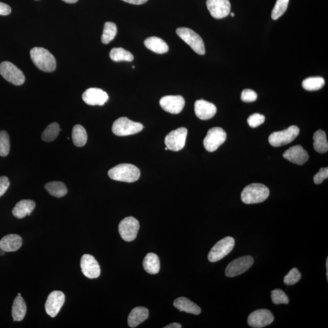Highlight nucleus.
Wrapping results in <instances>:
<instances>
[{"label":"nucleus","instance_id":"72a5a7b5","mask_svg":"<svg viewBox=\"0 0 328 328\" xmlns=\"http://www.w3.org/2000/svg\"><path fill=\"white\" fill-rule=\"evenodd\" d=\"M60 131L59 125L56 122H54V123L48 125L46 129L44 130L42 134H41V139L45 142H52V141L56 139L60 133Z\"/></svg>","mask_w":328,"mask_h":328},{"label":"nucleus","instance_id":"473e14b6","mask_svg":"<svg viewBox=\"0 0 328 328\" xmlns=\"http://www.w3.org/2000/svg\"><path fill=\"white\" fill-rule=\"evenodd\" d=\"M324 80L321 77H311L303 80L302 86L307 91H317L324 85Z\"/></svg>","mask_w":328,"mask_h":328},{"label":"nucleus","instance_id":"79ce46f5","mask_svg":"<svg viewBox=\"0 0 328 328\" xmlns=\"http://www.w3.org/2000/svg\"><path fill=\"white\" fill-rule=\"evenodd\" d=\"M9 185H10V182L7 177H0V197L8 191Z\"/></svg>","mask_w":328,"mask_h":328},{"label":"nucleus","instance_id":"37998d69","mask_svg":"<svg viewBox=\"0 0 328 328\" xmlns=\"http://www.w3.org/2000/svg\"><path fill=\"white\" fill-rule=\"evenodd\" d=\"M11 8L10 6L5 4V3L0 2V15H8L11 14Z\"/></svg>","mask_w":328,"mask_h":328},{"label":"nucleus","instance_id":"49530a36","mask_svg":"<svg viewBox=\"0 0 328 328\" xmlns=\"http://www.w3.org/2000/svg\"><path fill=\"white\" fill-rule=\"evenodd\" d=\"M62 1L66 3H69V4H73V3H76L78 2V0H62Z\"/></svg>","mask_w":328,"mask_h":328},{"label":"nucleus","instance_id":"a211bd4d","mask_svg":"<svg viewBox=\"0 0 328 328\" xmlns=\"http://www.w3.org/2000/svg\"><path fill=\"white\" fill-rule=\"evenodd\" d=\"M108 95L102 89L90 88L82 95L83 101L89 105H104L108 101Z\"/></svg>","mask_w":328,"mask_h":328},{"label":"nucleus","instance_id":"2f4dec72","mask_svg":"<svg viewBox=\"0 0 328 328\" xmlns=\"http://www.w3.org/2000/svg\"><path fill=\"white\" fill-rule=\"evenodd\" d=\"M117 32V27L114 22L111 21L106 22L102 35V42L104 44H108L111 42L115 38V35H116Z\"/></svg>","mask_w":328,"mask_h":328},{"label":"nucleus","instance_id":"2eb2a0df","mask_svg":"<svg viewBox=\"0 0 328 328\" xmlns=\"http://www.w3.org/2000/svg\"><path fill=\"white\" fill-rule=\"evenodd\" d=\"M83 274L90 279L97 278L101 275V268L94 256L85 254L80 262Z\"/></svg>","mask_w":328,"mask_h":328},{"label":"nucleus","instance_id":"dca6fc26","mask_svg":"<svg viewBox=\"0 0 328 328\" xmlns=\"http://www.w3.org/2000/svg\"><path fill=\"white\" fill-rule=\"evenodd\" d=\"M207 7L212 17L216 19L227 17L231 10L229 0H207Z\"/></svg>","mask_w":328,"mask_h":328},{"label":"nucleus","instance_id":"9d476101","mask_svg":"<svg viewBox=\"0 0 328 328\" xmlns=\"http://www.w3.org/2000/svg\"><path fill=\"white\" fill-rule=\"evenodd\" d=\"M253 257L248 255L241 256L234 260L227 266L225 275L227 277H235L243 274L253 265Z\"/></svg>","mask_w":328,"mask_h":328},{"label":"nucleus","instance_id":"bb28decb","mask_svg":"<svg viewBox=\"0 0 328 328\" xmlns=\"http://www.w3.org/2000/svg\"><path fill=\"white\" fill-rule=\"evenodd\" d=\"M145 271L150 274H156L160 271V260L158 256L154 253H149L143 261Z\"/></svg>","mask_w":328,"mask_h":328},{"label":"nucleus","instance_id":"4c0bfd02","mask_svg":"<svg viewBox=\"0 0 328 328\" xmlns=\"http://www.w3.org/2000/svg\"><path fill=\"white\" fill-rule=\"evenodd\" d=\"M301 275L297 268H293L284 277V283L287 285H294L300 280Z\"/></svg>","mask_w":328,"mask_h":328},{"label":"nucleus","instance_id":"9b49d317","mask_svg":"<svg viewBox=\"0 0 328 328\" xmlns=\"http://www.w3.org/2000/svg\"><path fill=\"white\" fill-rule=\"evenodd\" d=\"M139 227V221L134 217H129L121 221L119 225V231L122 239L130 242L136 239Z\"/></svg>","mask_w":328,"mask_h":328},{"label":"nucleus","instance_id":"ea45409f","mask_svg":"<svg viewBox=\"0 0 328 328\" xmlns=\"http://www.w3.org/2000/svg\"><path fill=\"white\" fill-rule=\"evenodd\" d=\"M257 98H258V95L256 92L252 89H244L241 93V99L244 102H255Z\"/></svg>","mask_w":328,"mask_h":328},{"label":"nucleus","instance_id":"6e6552de","mask_svg":"<svg viewBox=\"0 0 328 328\" xmlns=\"http://www.w3.org/2000/svg\"><path fill=\"white\" fill-rule=\"evenodd\" d=\"M0 75L8 82L15 85H21L25 81L24 73L8 61L0 63Z\"/></svg>","mask_w":328,"mask_h":328},{"label":"nucleus","instance_id":"39448f33","mask_svg":"<svg viewBox=\"0 0 328 328\" xmlns=\"http://www.w3.org/2000/svg\"><path fill=\"white\" fill-rule=\"evenodd\" d=\"M176 34L181 39L189 44L196 53L204 55L205 50L203 40L194 31L188 28L177 29Z\"/></svg>","mask_w":328,"mask_h":328},{"label":"nucleus","instance_id":"ddd939ff","mask_svg":"<svg viewBox=\"0 0 328 328\" xmlns=\"http://www.w3.org/2000/svg\"><path fill=\"white\" fill-rule=\"evenodd\" d=\"M273 320V314L271 311L265 309L252 312L247 318V323L254 328H262L271 324Z\"/></svg>","mask_w":328,"mask_h":328},{"label":"nucleus","instance_id":"a878e982","mask_svg":"<svg viewBox=\"0 0 328 328\" xmlns=\"http://www.w3.org/2000/svg\"><path fill=\"white\" fill-rule=\"evenodd\" d=\"M27 307L24 299L21 296L18 295L15 298L12 308V316L14 321L24 320L27 314Z\"/></svg>","mask_w":328,"mask_h":328},{"label":"nucleus","instance_id":"f3484780","mask_svg":"<svg viewBox=\"0 0 328 328\" xmlns=\"http://www.w3.org/2000/svg\"><path fill=\"white\" fill-rule=\"evenodd\" d=\"M160 107L171 114H179L185 106V100L181 96H166L160 99Z\"/></svg>","mask_w":328,"mask_h":328},{"label":"nucleus","instance_id":"f03ea898","mask_svg":"<svg viewBox=\"0 0 328 328\" xmlns=\"http://www.w3.org/2000/svg\"><path fill=\"white\" fill-rule=\"evenodd\" d=\"M108 176L114 181L134 182L139 179L140 172L137 167L130 163H121L109 170Z\"/></svg>","mask_w":328,"mask_h":328},{"label":"nucleus","instance_id":"7c9ffc66","mask_svg":"<svg viewBox=\"0 0 328 328\" xmlns=\"http://www.w3.org/2000/svg\"><path fill=\"white\" fill-rule=\"evenodd\" d=\"M109 57L114 62H131L134 59L133 55L129 51L122 48H114L109 53Z\"/></svg>","mask_w":328,"mask_h":328},{"label":"nucleus","instance_id":"b1692460","mask_svg":"<svg viewBox=\"0 0 328 328\" xmlns=\"http://www.w3.org/2000/svg\"><path fill=\"white\" fill-rule=\"evenodd\" d=\"M173 304L179 311L186 313L199 315L201 313V308L197 304L185 297L176 299Z\"/></svg>","mask_w":328,"mask_h":328},{"label":"nucleus","instance_id":"8fccbe9b","mask_svg":"<svg viewBox=\"0 0 328 328\" xmlns=\"http://www.w3.org/2000/svg\"><path fill=\"white\" fill-rule=\"evenodd\" d=\"M230 14L231 16V17H235L234 13H230Z\"/></svg>","mask_w":328,"mask_h":328},{"label":"nucleus","instance_id":"5701e85b","mask_svg":"<svg viewBox=\"0 0 328 328\" xmlns=\"http://www.w3.org/2000/svg\"><path fill=\"white\" fill-rule=\"evenodd\" d=\"M35 207V202L30 199H24L16 204L12 210V214L16 218L22 219L30 216Z\"/></svg>","mask_w":328,"mask_h":328},{"label":"nucleus","instance_id":"a18cd8bd","mask_svg":"<svg viewBox=\"0 0 328 328\" xmlns=\"http://www.w3.org/2000/svg\"><path fill=\"white\" fill-rule=\"evenodd\" d=\"M164 327L165 328H181L182 326L181 325V324L178 323H173L169 324V325H167Z\"/></svg>","mask_w":328,"mask_h":328},{"label":"nucleus","instance_id":"f257e3e1","mask_svg":"<svg viewBox=\"0 0 328 328\" xmlns=\"http://www.w3.org/2000/svg\"><path fill=\"white\" fill-rule=\"evenodd\" d=\"M32 61L42 72L51 73L56 69V60L49 51L43 48L35 47L31 50Z\"/></svg>","mask_w":328,"mask_h":328},{"label":"nucleus","instance_id":"e433bc0d","mask_svg":"<svg viewBox=\"0 0 328 328\" xmlns=\"http://www.w3.org/2000/svg\"><path fill=\"white\" fill-rule=\"evenodd\" d=\"M271 298L275 304H288L289 302L288 295L279 289H274L271 292Z\"/></svg>","mask_w":328,"mask_h":328},{"label":"nucleus","instance_id":"c9c22d12","mask_svg":"<svg viewBox=\"0 0 328 328\" xmlns=\"http://www.w3.org/2000/svg\"><path fill=\"white\" fill-rule=\"evenodd\" d=\"M289 0H277L272 12L273 20H277L287 10Z\"/></svg>","mask_w":328,"mask_h":328},{"label":"nucleus","instance_id":"20e7f679","mask_svg":"<svg viewBox=\"0 0 328 328\" xmlns=\"http://www.w3.org/2000/svg\"><path fill=\"white\" fill-rule=\"evenodd\" d=\"M144 128L143 125L132 121L127 118L122 117L114 122L112 133L118 136H126L139 133Z\"/></svg>","mask_w":328,"mask_h":328},{"label":"nucleus","instance_id":"423d86ee","mask_svg":"<svg viewBox=\"0 0 328 328\" xmlns=\"http://www.w3.org/2000/svg\"><path fill=\"white\" fill-rule=\"evenodd\" d=\"M234 246L235 240L232 237H227L219 241L208 253L209 262L215 263L220 261L231 252Z\"/></svg>","mask_w":328,"mask_h":328},{"label":"nucleus","instance_id":"0eeeda50","mask_svg":"<svg viewBox=\"0 0 328 328\" xmlns=\"http://www.w3.org/2000/svg\"><path fill=\"white\" fill-rule=\"evenodd\" d=\"M299 133V128L295 125H292L285 130L273 132L269 137V142L272 146L275 147L285 146L292 143Z\"/></svg>","mask_w":328,"mask_h":328},{"label":"nucleus","instance_id":"cd10ccee","mask_svg":"<svg viewBox=\"0 0 328 328\" xmlns=\"http://www.w3.org/2000/svg\"><path fill=\"white\" fill-rule=\"evenodd\" d=\"M314 147L318 153H325L328 151V143L325 132L318 130L313 136Z\"/></svg>","mask_w":328,"mask_h":328},{"label":"nucleus","instance_id":"09e8293b","mask_svg":"<svg viewBox=\"0 0 328 328\" xmlns=\"http://www.w3.org/2000/svg\"><path fill=\"white\" fill-rule=\"evenodd\" d=\"M5 253V252L4 250H3L2 249H0V255H4Z\"/></svg>","mask_w":328,"mask_h":328},{"label":"nucleus","instance_id":"c85d7f7f","mask_svg":"<svg viewBox=\"0 0 328 328\" xmlns=\"http://www.w3.org/2000/svg\"><path fill=\"white\" fill-rule=\"evenodd\" d=\"M45 189L53 197L62 198L65 197L67 192L66 185L64 183L59 181H54L48 183L45 185Z\"/></svg>","mask_w":328,"mask_h":328},{"label":"nucleus","instance_id":"58836bf2","mask_svg":"<svg viewBox=\"0 0 328 328\" xmlns=\"http://www.w3.org/2000/svg\"><path fill=\"white\" fill-rule=\"evenodd\" d=\"M265 121V117L263 115L259 113L253 114L247 120V123L249 126L252 128H256L260 126Z\"/></svg>","mask_w":328,"mask_h":328},{"label":"nucleus","instance_id":"6ab92c4d","mask_svg":"<svg viewBox=\"0 0 328 328\" xmlns=\"http://www.w3.org/2000/svg\"><path fill=\"white\" fill-rule=\"evenodd\" d=\"M217 108L212 103L198 100L195 104V112L197 116L201 120H208L213 118L217 113Z\"/></svg>","mask_w":328,"mask_h":328},{"label":"nucleus","instance_id":"c756f323","mask_svg":"<svg viewBox=\"0 0 328 328\" xmlns=\"http://www.w3.org/2000/svg\"><path fill=\"white\" fill-rule=\"evenodd\" d=\"M72 138L73 143L76 147L84 146L88 139L87 133L84 127L80 125H75L73 129Z\"/></svg>","mask_w":328,"mask_h":328},{"label":"nucleus","instance_id":"1a4fd4ad","mask_svg":"<svg viewBox=\"0 0 328 328\" xmlns=\"http://www.w3.org/2000/svg\"><path fill=\"white\" fill-rule=\"evenodd\" d=\"M226 138L227 134L223 128H212L208 131L207 136L204 138L205 149L209 152H214L226 141Z\"/></svg>","mask_w":328,"mask_h":328},{"label":"nucleus","instance_id":"412c9836","mask_svg":"<svg viewBox=\"0 0 328 328\" xmlns=\"http://www.w3.org/2000/svg\"><path fill=\"white\" fill-rule=\"evenodd\" d=\"M22 240L17 234H9L0 240V249L7 252H15L20 248Z\"/></svg>","mask_w":328,"mask_h":328},{"label":"nucleus","instance_id":"a19ab883","mask_svg":"<svg viewBox=\"0 0 328 328\" xmlns=\"http://www.w3.org/2000/svg\"><path fill=\"white\" fill-rule=\"evenodd\" d=\"M328 178V169L327 167L326 168H321L320 169L319 172H318L316 175L314 177V182L315 184H320L324 180H325Z\"/></svg>","mask_w":328,"mask_h":328},{"label":"nucleus","instance_id":"f8f14e48","mask_svg":"<svg viewBox=\"0 0 328 328\" xmlns=\"http://www.w3.org/2000/svg\"><path fill=\"white\" fill-rule=\"evenodd\" d=\"M188 130L184 127L170 132L165 138V144L169 150L178 152L185 147Z\"/></svg>","mask_w":328,"mask_h":328},{"label":"nucleus","instance_id":"aec40b11","mask_svg":"<svg viewBox=\"0 0 328 328\" xmlns=\"http://www.w3.org/2000/svg\"><path fill=\"white\" fill-rule=\"evenodd\" d=\"M283 156L289 161L299 166L303 165L309 159L307 151L300 145L289 148L284 153Z\"/></svg>","mask_w":328,"mask_h":328},{"label":"nucleus","instance_id":"4be33fe9","mask_svg":"<svg viewBox=\"0 0 328 328\" xmlns=\"http://www.w3.org/2000/svg\"><path fill=\"white\" fill-rule=\"evenodd\" d=\"M149 316V311L146 308L139 307L133 309L128 317V326L136 327L146 320Z\"/></svg>","mask_w":328,"mask_h":328},{"label":"nucleus","instance_id":"7ed1b4c3","mask_svg":"<svg viewBox=\"0 0 328 328\" xmlns=\"http://www.w3.org/2000/svg\"><path fill=\"white\" fill-rule=\"evenodd\" d=\"M269 190L259 183H253L246 186L241 193V200L246 204L260 203L269 197Z\"/></svg>","mask_w":328,"mask_h":328},{"label":"nucleus","instance_id":"4468645a","mask_svg":"<svg viewBox=\"0 0 328 328\" xmlns=\"http://www.w3.org/2000/svg\"><path fill=\"white\" fill-rule=\"evenodd\" d=\"M65 296L62 292L54 291L51 292L45 303L46 313L51 317H56L65 303Z\"/></svg>","mask_w":328,"mask_h":328},{"label":"nucleus","instance_id":"f704fd0d","mask_svg":"<svg viewBox=\"0 0 328 328\" xmlns=\"http://www.w3.org/2000/svg\"><path fill=\"white\" fill-rule=\"evenodd\" d=\"M10 151V139L9 134L6 131H0V156H8Z\"/></svg>","mask_w":328,"mask_h":328},{"label":"nucleus","instance_id":"de8ad7c7","mask_svg":"<svg viewBox=\"0 0 328 328\" xmlns=\"http://www.w3.org/2000/svg\"><path fill=\"white\" fill-rule=\"evenodd\" d=\"M326 276H327V279H328V259H326Z\"/></svg>","mask_w":328,"mask_h":328},{"label":"nucleus","instance_id":"3c124183","mask_svg":"<svg viewBox=\"0 0 328 328\" xmlns=\"http://www.w3.org/2000/svg\"><path fill=\"white\" fill-rule=\"evenodd\" d=\"M18 295H19V296H21V294H20V293H18Z\"/></svg>","mask_w":328,"mask_h":328},{"label":"nucleus","instance_id":"c03bdc74","mask_svg":"<svg viewBox=\"0 0 328 328\" xmlns=\"http://www.w3.org/2000/svg\"><path fill=\"white\" fill-rule=\"evenodd\" d=\"M122 1L130 3V4L139 5L144 4V3H146L148 0H122Z\"/></svg>","mask_w":328,"mask_h":328},{"label":"nucleus","instance_id":"393cba45","mask_svg":"<svg viewBox=\"0 0 328 328\" xmlns=\"http://www.w3.org/2000/svg\"><path fill=\"white\" fill-rule=\"evenodd\" d=\"M144 44L148 49L157 54H165L168 52L169 48L165 41L157 37H151L144 41Z\"/></svg>","mask_w":328,"mask_h":328}]
</instances>
